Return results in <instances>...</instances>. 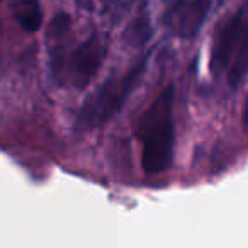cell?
Wrapping results in <instances>:
<instances>
[{
	"label": "cell",
	"instance_id": "obj_6",
	"mask_svg": "<svg viewBox=\"0 0 248 248\" xmlns=\"http://www.w3.org/2000/svg\"><path fill=\"white\" fill-rule=\"evenodd\" d=\"M248 73V24L245 28V32L241 36L240 43L236 46V51L233 55V60L230 63V70H228V83L231 89L240 87L243 78Z\"/></svg>",
	"mask_w": 248,
	"mask_h": 248
},
{
	"label": "cell",
	"instance_id": "obj_1",
	"mask_svg": "<svg viewBox=\"0 0 248 248\" xmlns=\"http://www.w3.org/2000/svg\"><path fill=\"white\" fill-rule=\"evenodd\" d=\"M173 85L163 90L150 102L138 121V140L141 143V167L145 173L156 175L172 165L173 158Z\"/></svg>",
	"mask_w": 248,
	"mask_h": 248
},
{
	"label": "cell",
	"instance_id": "obj_5",
	"mask_svg": "<svg viewBox=\"0 0 248 248\" xmlns=\"http://www.w3.org/2000/svg\"><path fill=\"white\" fill-rule=\"evenodd\" d=\"M106 58V43L100 34L93 32L82 41L70 58V78L77 89H85L97 75Z\"/></svg>",
	"mask_w": 248,
	"mask_h": 248
},
{
	"label": "cell",
	"instance_id": "obj_4",
	"mask_svg": "<svg viewBox=\"0 0 248 248\" xmlns=\"http://www.w3.org/2000/svg\"><path fill=\"white\" fill-rule=\"evenodd\" d=\"M213 0H170L163 14V24L173 36L192 39L209 17Z\"/></svg>",
	"mask_w": 248,
	"mask_h": 248
},
{
	"label": "cell",
	"instance_id": "obj_9",
	"mask_svg": "<svg viewBox=\"0 0 248 248\" xmlns=\"http://www.w3.org/2000/svg\"><path fill=\"white\" fill-rule=\"evenodd\" d=\"M243 121H245V124L248 126V99H247V102H245V110H243Z\"/></svg>",
	"mask_w": 248,
	"mask_h": 248
},
{
	"label": "cell",
	"instance_id": "obj_10",
	"mask_svg": "<svg viewBox=\"0 0 248 248\" xmlns=\"http://www.w3.org/2000/svg\"><path fill=\"white\" fill-rule=\"evenodd\" d=\"M78 4L83 5V7H87V5H90V0H78Z\"/></svg>",
	"mask_w": 248,
	"mask_h": 248
},
{
	"label": "cell",
	"instance_id": "obj_7",
	"mask_svg": "<svg viewBox=\"0 0 248 248\" xmlns=\"http://www.w3.org/2000/svg\"><path fill=\"white\" fill-rule=\"evenodd\" d=\"M19 26L28 32H36L43 24V14L38 0H19L14 5Z\"/></svg>",
	"mask_w": 248,
	"mask_h": 248
},
{
	"label": "cell",
	"instance_id": "obj_8",
	"mask_svg": "<svg viewBox=\"0 0 248 248\" xmlns=\"http://www.w3.org/2000/svg\"><path fill=\"white\" fill-rule=\"evenodd\" d=\"M70 16L65 14V12H60V14L55 16V19L49 24V36L53 38H62L66 31L70 29Z\"/></svg>",
	"mask_w": 248,
	"mask_h": 248
},
{
	"label": "cell",
	"instance_id": "obj_3",
	"mask_svg": "<svg viewBox=\"0 0 248 248\" xmlns=\"http://www.w3.org/2000/svg\"><path fill=\"white\" fill-rule=\"evenodd\" d=\"M248 24V2L234 11L224 22H221L214 34L209 55V68L214 75H219L230 66L236 46Z\"/></svg>",
	"mask_w": 248,
	"mask_h": 248
},
{
	"label": "cell",
	"instance_id": "obj_2",
	"mask_svg": "<svg viewBox=\"0 0 248 248\" xmlns=\"http://www.w3.org/2000/svg\"><path fill=\"white\" fill-rule=\"evenodd\" d=\"M150 53L140 58L135 65L124 73L107 78L93 93H90L77 114V126L80 129H97L107 124L119 114L133 90L141 82L146 72Z\"/></svg>",
	"mask_w": 248,
	"mask_h": 248
}]
</instances>
